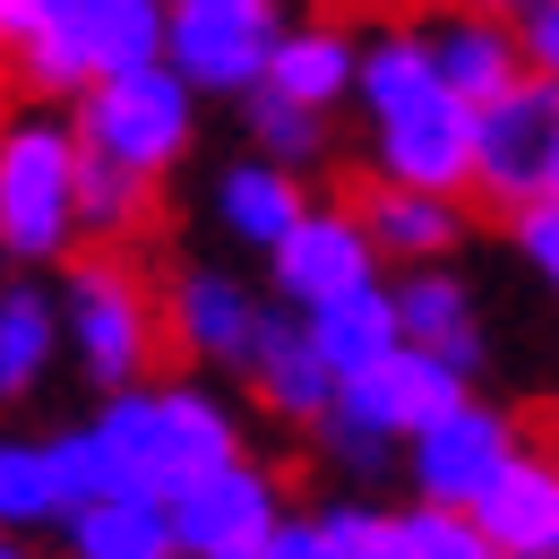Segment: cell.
<instances>
[{
  "label": "cell",
  "instance_id": "obj_13",
  "mask_svg": "<svg viewBox=\"0 0 559 559\" xmlns=\"http://www.w3.org/2000/svg\"><path fill=\"white\" fill-rule=\"evenodd\" d=\"M267 276H276V301L319 310V301H336V293L379 276V241H370V224L353 207H310L276 250H267Z\"/></svg>",
  "mask_w": 559,
  "mask_h": 559
},
{
  "label": "cell",
  "instance_id": "obj_37",
  "mask_svg": "<svg viewBox=\"0 0 559 559\" xmlns=\"http://www.w3.org/2000/svg\"><path fill=\"white\" fill-rule=\"evenodd\" d=\"M499 559H508V551H499Z\"/></svg>",
  "mask_w": 559,
  "mask_h": 559
},
{
  "label": "cell",
  "instance_id": "obj_31",
  "mask_svg": "<svg viewBox=\"0 0 559 559\" xmlns=\"http://www.w3.org/2000/svg\"><path fill=\"white\" fill-rule=\"evenodd\" d=\"M516 44H525V70L534 78H559V0H534L516 17Z\"/></svg>",
  "mask_w": 559,
  "mask_h": 559
},
{
  "label": "cell",
  "instance_id": "obj_36",
  "mask_svg": "<svg viewBox=\"0 0 559 559\" xmlns=\"http://www.w3.org/2000/svg\"><path fill=\"white\" fill-rule=\"evenodd\" d=\"M9 559H26V551H9Z\"/></svg>",
  "mask_w": 559,
  "mask_h": 559
},
{
  "label": "cell",
  "instance_id": "obj_16",
  "mask_svg": "<svg viewBox=\"0 0 559 559\" xmlns=\"http://www.w3.org/2000/svg\"><path fill=\"white\" fill-rule=\"evenodd\" d=\"M353 215L370 224V241H379V259H405V267H439L456 241H465V207H456V190H414V181H361V199Z\"/></svg>",
  "mask_w": 559,
  "mask_h": 559
},
{
  "label": "cell",
  "instance_id": "obj_26",
  "mask_svg": "<svg viewBox=\"0 0 559 559\" xmlns=\"http://www.w3.org/2000/svg\"><path fill=\"white\" fill-rule=\"evenodd\" d=\"M0 516H9L17 534L61 525V483H52V448H44V439H9V448H0Z\"/></svg>",
  "mask_w": 559,
  "mask_h": 559
},
{
  "label": "cell",
  "instance_id": "obj_27",
  "mask_svg": "<svg viewBox=\"0 0 559 559\" xmlns=\"http://www.w3.org/2000/svg\"><path fill=\"white\" fill-rule=\"evenodd\" d=\"M44 448H52V483H61V525H70L78 508H95L104 490H121V474H112V448H104V430H95V421L52 430Z\"/></svg>",
  "mask_w": 559,
  "mask_h": 559
},
{
  "label": "cell",
  "instance_id": "obj_34",
  "mask_svg": "<svg viewBox=\"0 0 559 559\" xmlns=\"http://www.w3.org/2000/svg\"><path fill=\"white\" fill-rule=\"evenodd\" d=\"M490 9H499V17H525V9H534V0H490Z\"/></svg>",
  "mask_w": 559,
  "mask_h": 559
},
{
  "label": "cell",
  "instance_id": "obj_19",
  "mask_svg": "<svg viewBox=\"0 0 559 559\" xmlns=\"http://www.w3.org/2000/svg\"><path fill=\"white\" fill-rule=\"evenodd\" d=\"M310 336H319V353L336 361V379H361V370H379L388 353L405 345V310H396V284H353V293H336V301H319L310 310Z\"/></svg>",
  "mask_w": 559,
  "mask_h": 559
},
{
  "label": "cell",
  "instance_id": "obj_1",
  "mask_svg": "<svg viewBox=\"0 0 559 559\" xmlns=\"http://www.w3.org/2000/svg\"><path fill=\"white\" fill-rule=\"evenodd\" d=\"M95 430L112 448V474L121 490H146V499H181L190 483H207L215 465L241 456V430L215 405L207 388L190 379H139L121 396L95 405Z\"/></svg>",
  "mask_w": 559,
  "mask_h": 559
},
{
  "label": "cell",
  "instance_id": "obj_29",
  "mask_svg": "<svg viewBox=\"0 0 559 559\" xmlns=\"http://www.w3.org/2000/svg\"><path fill=\"white\" fill-rule=\"evenodd\" d=\"M319 448H328V465H336L345 483H379V474L396 465V448H405V439H388L379 421H361V414L336 405V414L319 421Z\"/></svg>",
  "mask_w": 559,
  "mask_h": 559
},
{
  "label": "cell",
  "instance_id": "obj_9",
  "mask_svg": "<svg viewBox=\"0 0 559 559\" xmlns=\"http://www.w3.org/2000/svg\"><path fill=\"white\" fill-rule=\"evenodd\" d=\"M370 164L414 190H474V104L456 86H414L388 112H370Z\"/></svg>",
  "mask_w": 559,
  "mask_h": 559
},
{
  "label": "cell",
  "instance_id": "obj_20",
  "mask_svg": "<svg viewBox=\"0 0 559 559\" xmlns=\"http://www.w3.org/2000/svg\"><path fill=\"white\" fill-rule=\"evenodd\" d=\"M215 215H224L233 241L276 250L284 233L310 215V199H301V173H293V164H276V155H241V164L215 181Z\"/></svg>",
  "mask_w": 559,
  "mask_h": 559
},
{
  "label": "cell",
  "instance_id": "obj_3",
  "mask_svg": "<svg viewBox=\"0 0 559 559\" xmlns=\"http://www.w3.org/2000/svg\"><path fill=\"white\" fill-rule=\"evenodd\" d=\"M78 173H86L78 121H9V139H0V241L17 267H52L78 250V233H86Z\"/></svg>",
  "mask_w": 559,
  "mask_h": 559
},
{
  "label": "cell",
  "instance_id": "obj_6",
  "mask_svg": "<svg viewBox=\"0 0 559 559\" xmlns=\"http://www.w3.org/2000/svg\"><path fill=\"white\" fill-rule=\"evenodd\" d=\"M559 164V78H516L508 95H490L474 112V190L490 207H534L551 190Z\"/></svg>",
  "mask_w": 559,
  "mask_h": 559
},
{
  "label": "cell",
  "instance_id": "obj_21",
  "mask_svg": "<svg viewBox=\"0 0 559 559\" xmlns=\"http://www.w3.org/2000/svg\"><path fill=\"white\" fill-rule=\"evenodd\" d=\"M267 86L293 95V104H310V112H328V104L361 95V44H353L345 26H284Z\"/></svg>",
  "mask_w": 559,
  "mask_h": 559
},
{
  "label": "cell",
  "instance_id": "obj_35",
  "mask_svg": "<svg viewBox=\"0 0 559 559\" xmlns=\"http://www.w3.org/2000/svg\"><path fill=\"white\" fill-rule=\"evenodd\" d=\"M543 199H559V164H551V190H543Z\"/></svg>",
  "mask_w": 559,
  "mask_h": 559
},
{
  "label": "cell",
  "instance_id": "obj_5",
  "mask_svg": "<svg viewBox=\"0 0 559 559\" xmlns=\"http://www.w3.org/2000/svg\"><path fill=\"white\" fill-rule=\"evenodd\" d=\"M61 319H70L78 370H86L104 396L139 388L146 361H155V345H164V319H155V301L139 293V276H130L121 259H86V267H70V284H61Z\"/></svg>",
  "mask_w": 559,
  "mask_h": 559
},
{
  "label": "cell",
  "instance_id": "obj_10",
  "mask_svg": "<svg viewBox=\"0 0 559 559\" xmlns=\"http://www.w3.org/2000/svg\"><path fill=\"white\" fill-rule=\"evenodd\" d=\"M173 534H181V559H259L284 534V490L267 465L233 456L215 465L207 483H190L173 499Z\"/></svg>",
  "mask_w": 559,
  "mask_h": 559
},
{
  "label": "cell",
  "instance_id": "obj_32",
  "mask_svg": "<svg viewBox=\"0 0 559 559\" xmlns=\"http://www.w3.org/2000/svg\"><path fill=\"white\" fill-rule=\"evenodd\" d=\"M259 559H345V551H336L328 516H284V534H276V543H267Z\"/></svg>",
  "mask_w": 559,
  "mask_h": 559
},
{
  "label": "cell",
  "instance_id": "obj_25",
  "mask_svg": "<svg viewBox=\"0 0 559 559\" xmlns=\"http://www.w3.org/2000/svg\"><path fill=\"white\" fill-rule=\"evenodd\" d=\"M241 112H250V146L259 155H276V164H319V146H328V112H310V104H293L276 86H250L241 95Z\"/></svg>",
  "mask_w": 559,
  "mask_h": 559
},
{
  "label": "cell",
  "instance_id": "obj_22",
  "mask_svg": "<svg viewBox=\"0 0 559 559\" xmlns=\"http://www.w3.org/2000/svg\"><path fill=\"white\" fill-rule=\"evenodd\" d=\"M396 310H405V345L448 353L456 370H483V319H474V293L448 276V267H414L396 284Z\"/></svg>",
  "mask_w": 559,
  "mask_h": 559
},
{
  "label": "cell",
  "instance_id": "obj_23",
  "mask_svg": "<svg viewBox=\"0 0 559 559\" xmlns=\"http://www.w3.org/2000/svg\"><path fill=\"white\" fill-rule=\"evenodd\" d=\"M61 345H70L61 301L35 293V284H9V293H0V396L44 388V370H52V353H61Z\"/></svg>",
  "mask_w": 559,
  "mask_h": 559
},
{
  "label": "cell",
  "instance_id": "obj_2",
  "mask_svg": "<svg viewBox=\"0 0 559 559\" xmlns=\"http://www.w3.org/2000/svg\"><path fill=\"white\" fill-rule=\"evenodd\" d=\"M173 52V0H52L17 44V86L26 95H86L121 70H146Z\"/></svg>",
  "mask_w": 559,
  "mask_h": 559
},
{
  "label": "cell",
  "instance_id": "obj_15",
  "mask_svg": "<svg viewBox=\"0 0 559 559\" xmlns=\"http://www.w3.org/2000/svg\"><path fill=\"white\" fill-rule=\"evenodd\" d=\"M259 319H267V301H250L224 267H181L173 293H164V336L190 353V361H215V370H241L250 361Z\"/></svg>",
  "mask_w": 559,
  "mask_h": 559
},
{
  "label": "cell",
  "instance_id": "obj_28",
  "mask_svg": "<svg viewBox=\"0 0 559 559\" xmlns=\"http://www.w3.org/2000/svg\"><path fill=\"white\" fill-rule=\"evenodd\" d=\"M78 199H86V233L95 241H121V233H139V215H146V181L121 173V164H104V155H86Z\"/></svg>",
  "mask_w": 559,
  "mask_h": 559
},
{
  "label": "cell",
  "instance_id": "obj_8",
  "mask_svg": "<svg viewBox=\"0 0 559 559\" xmlns=\"http://www.w3.org/2000/svg\"><path fill=\"white\" fill-rule=\"evenodd\" d=\"M516 456H525V430L499 414V405H483V396L448 405L430 430L405 439V474H414V490L430 508H483Z\"/></svg>",
  "mask_w": 559,
  "mask_h": 559
},
{
  "label": "cell",
  "instance_id": "obj_14",
  "mask_svg": "<svg viewBox=\"0 0 559 559\" xmlns=\"http://www.w3.org/2000/svg\"><path fill=\"white\" fill-rule=\"evenodd\" d=\"M474 370H456L448 353H430V345H396L379 370H361V379H345V414L361 421H379L388 439H414V430H430V421L448 414V405H465L474 388H465Z\"/></svg>",
  "mask_w": 559,
  "mask_h": 559
},
{
  "label": "cell",
  "instance_id": "obj_11",
  "mask_svg": "<svg viewBox=\"0 0 559 559\" xmlns=\"http://www.w3.org/2000/svg\"><path fill=\"white\" fill-rule=\"evenodd\" d=\"M241 379H250V396H259L276 421H293V430H319V421L336 414V396H345L336 361H328L319 336H310V310H293V301H267Z\"/></svg>",
  "mask_w": 559,
  "mask_h": 559
},
{
  "label": "cell",
  "instance_id": "obj_38",
  "mask_svg": "<svg viewBox=\"0 0 559 559\" xmlns=\"http://www.w3.org/2000/svg\"><path fill=\"white\" fill-rule=\"evenodd\" d=\"M551 559H559V551H551Z\"/></svg>",
  "mask_w": 559,
  "mask_h": 559
},
{
  "label": "cell",
  "instance_id": "obj_18",
  "mask_svg": "<svg viewBox=\"0 0 559 559\" xmlns=\"http://www.w3.org/2000/svg\"><path fill=\"white\" fill-rule=\"evenodd\" d=\"M70 559H181L173 534V499H146V490H104L95 508H78L61 525Z\"/></svg>",
  "mask_w": 559,
  "mask_h": 559
},
{
  "label": "cell",
  "instance_id": "obj_12",
  "mask_svg": "<svg viewBox=\"0 0 559 559\" xmlns=\"http://www.w3.org/2000/svg\"><path fill=\"white\" fill-rule=\"evenodd\" d=\"M414 35H421V52H430V70H439V86H456L474 112L525 78L516 17H499L490 0H439V9L414 17Z\"/></svg>",
  "mask_w": 559,
  "mask_h": 559
},
{
  "label": "cell",
  "instance_id": "obj_33",
  "mask_svg": "<svg viewBox=\"0 0 559 559\" xmlns=\"http://www.w3.org/2000/svg\"><path fill=\"white\" fill-rule=\"evenodd\" d=\"M44 9H52V0H0V35H9V44H17V35H26V26H35V17H44Z\"/></svg>",
  "mask_w": 559,
  "mask_h": 559
},
{
  "label": "cell",
  "instance_id": "obj_4",
  "mask_svg": "<svg viewBox=\"0 0 559 559\" xmlns=\"http://www.w3.org/2000/svg\"><path fill=\"white\" fill-rule=\"evenodd\" d=\"M190 104H199V86L173 61L121 70L78 95V146L121 164V173H139V181H164L181 164V146H190Z\"/></svg>",
  "mask_w": 559,
  "mask_h": 559
},
{
  "label": "cell",
  "instance_id": "obj_7",
  "mask_svg": "<svg viewBox=\"0 0 559 559\" xmlns=\"http://www.w3.org/2000/svg\"><path fill=\"white\" fill-rule=\"evenodd\" d=\"M284 44L276 0H173V70L190 78L199 95H250L267 86Z\"/></svg>",
  "mask_w": 559,
  "mask_h": 559
},
{
  "label": "cell",
  "instance_id": "obj_30",
  "mask_svg": "<svg viewBox=\"0 0 559 559\" xmlns=\"http://www.w3.org/2000/svg\"><path fill=\"white\" fill-rule=\"evenodd\" d=\"M508 224H516V250H525V267H534V276L559 293V199H534V207H516Z\"/></svg>",
  "mask_w": 559,
  "mask_h": 559
},
{
  "label": "cell",
  "instance_id": "obj_24",
  "mask_svg": "<svg viewBox=\"0 0 559 559\" xmlns=\"http://www.w3.org/2000/svg\"><path fill=\"white\" fill-rule=\"evenodd\" d=\"M370 559H499V543L483 534L474 508H430V499H414V508H396V516L379 508Z\"/></svg>",
  "mask_w": 559,
  "mask_h": 559
},
{
  "label": "cell",
  "instance_id": "obj_17",
  "mask_svg": "<svg viewBox=\"0 0 559 559\" xmlns=\"http://www.w3.org/2000/svg\"><path fill=\"white\" fill-rule=\"evenodd\" d=\"M474 516H483V534H490L508 559H551V551H559V456L525 448V456L499 474V490H490Z\"/></svg>",
  "mask_w": 559,
  "mask_h": 559
}]
</instances>
